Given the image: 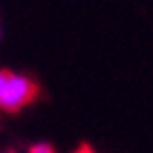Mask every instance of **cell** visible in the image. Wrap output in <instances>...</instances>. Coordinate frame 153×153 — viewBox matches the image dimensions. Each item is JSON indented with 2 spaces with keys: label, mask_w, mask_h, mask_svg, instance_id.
<instances>
[{
  "label": "cell",
  "mask_w": 153,
  "mask_h": 153,
  "mask_svg": "<svg viewBox=\"0 0 153 153\" xmlns=\"http://www.w3.org/2000/svg\"><path fill=\"white\" fill-rule=\"evenodd\" d=\"M38 96V87L25 76H16L9 73L7 84H4V91L0 96V109L4 111H18V109L27 107L29 102H33Z\"/></svg>",
  "instance_id": "cell-1"
},
{
  "label": "cell",
  "mask_w": 153,
  "mask_h": 153,
  "mask_svg": "<svg viewBox=\"0 0 153 153\" xmlns=\"http://www.w3.org/2000/svg\"><path fill=\"white\" fill-rule=\"evenodd\" d=\"M29 153H56V151L51 149L49 144H36V146H31Z\"/></svg>",
  "instance_id": "cell-2"
},
{
  "label": "cell",
  "mask_w": 153,
  "mask_h": 153,
  "mask_svg": "<svg viewBox=\"0 0 153 153\" xmlns=\"http://www.w3.org/2000/svg\"><path fill=\"white\" fill-rule=\"evenodd\" d=\"M7 78H9V71H0V96L4 91V84H7Z\"/></svg>",
  "instance_id": "cell-3"
},
{
  "label": "cell",
  "mask_w": 153,
  "mask_h": 153,
  "mask_svg": "<svg viewBox=\"0 0 153 153\" xmlns=\"http://www.w3.org/2000/svg\"><path fill=\"white\" fill-rule=\"evenodd\" d=\"M73 153H93V149H91V146H89V144H82L80 149H76Z\"/></svg>",
  "instance_id": "cell-4"
}]
</instances>
